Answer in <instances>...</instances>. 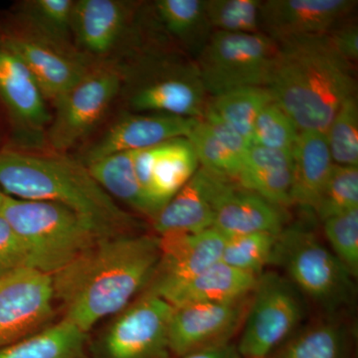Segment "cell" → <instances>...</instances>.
Returning <instances> with one entry per match:
<instances>
[{
  "label": "cell",
  "instance_id": "1",
  "mask_svg": "<svg viewBox=\"0 0 358 358\" xmlns=\"http://www.w3.org/2000/svg\"><path fill=\"white\" fill-rule=\"evenodd\" d=\"M160 261L159 236L102 238L53 278L64 317L88 334L96 322L117 315L150 285Z\"/></svg>",
  "mask_w": 358,
  "mask_h": 358
},
{
  "label": "cell",
  "instance_id": "2",
  "mask_svg": "<svg viewBox=\"0 0 358 358\" xmlns=\"http://www.w3.org/2000/svg\"><path fill=\"white\" fill-rule=\"evenodd\" d=\"M267 88L299 131L326 134L357 83L326 34L278 44Z\"/></svg>",
  "mask_w": 358,
  "mask_h": 358
},
{
  "label": "cell",
  "instance_id": "3",
  "mask_svg": "<svg viewBox=\"0 0 358 358\" xmlns=\"http://www.w3.org/2000/svg\"><path fill=\"white\" fill-rule=\"evenodd\" d=\"M0 187L14 199L66 205L91 221L103 237L134 234L138 227L81 162L58 152L0 150Z\"/></svg>",
  "mask_w": 358,
  "mask_h": 358
},
{
  "label": "cell",
  "instance_id": "4",
  "mask_svg": "<svg viewBox=\"0 0 358 358\" xmlns=\"http://www.w3.org/2000/svg\"><path fill=\"white\" fill-rule=\"evenodd\" d=\"M26 250L29 267L53 275L103 237L66 205L6 195L0 210Z\"/></svg>",
  "mask_w": 358,
  "mask_h": 358
},
{
  "label": "cell",
  "instance_id": "5",
  "mask_svg": "<svg viewBox=\"0 0 358 358\" xmlns=\"http://www.w3.org/2000/svg\"><path fill=\"white\" fill-rule=\"evenodd\" d=\"M272 261L282 266L298 291L329 312L352 300V274L307 228L296 225L282 229Z\"/></svg>",
  "mask_w": 358,
  "mask_h": 358
},
{
  "label": "cell",
  "instance_id": "6",
  "mask_svg": "<svg viewBox=\"0 0 358 358\" xmlns=\"http://www.w3.org/2000/svg\"><path fill=\"white\" fill-rule=\"evenodd\" d=\"M278 44L263 33L215 31L205 42L196 69L206 93L267 87Z\"/></svg>",
  "mask_w": 358,
  "mask_h": 358
},
{
  "label": "cell",
  "instance_id": "7",
  "mask_svg": "<svg viewBox=\"0 0 358 358\" xmlns=\"http://www.w3.org/2000/svg\"><path fill=\"white\" fill-rule=\"evenodd\" d=\"M173 307L145 291L92 343V358H169V320Z\"/></svg>",
  "mask_w": 358,
  "mask_h": 358
},
{
  "label": "cell",
  "instance_id": "8",
  "mask_svg": "<svg viewBox=\"0 0 358 358\" xmlns=\"http://www.w3.org/2000/svg\"><path fill=\"white\" fill-rule=\"evenodd\" d=\"M298 289L277 273L259 275L237 350L245 358H266L291 336L303 317Z\"/></svg>",
  "mask_w": 358,
  "mask_h": 358
},
{
  "label": "cell",
  "instance_id": "9",
  "mask_svg": "<svg viewBox=\"0 0 358 358\" xmlns=\"http://www.w3.org/2000/svg\"><path fill=\"white\" fill-rule=\"evenodd\" d=\"M122 88V74L108 65L90 68L55 103L49 124L51 147L64 154L92 131L109 109Z\"/></svg>",
  "mask_w": 358,
  "mask_h": 358
},
{
  "label": "cell",
  "instance_id": "10",
  "mask_svg": "<svg viewBox=\"0 0 358 358\" xmlns=\"http://www.w3.org/2000/svg\"><path fill=\"white\" fill-rule=\"evenodd\" d=\"M53 278L31 267L0 277V348L41 331L54 315Z\"/></svg>",
  "mask_w": 358,
  "mask_h": 358
},
{
  "label": "cell",
  "instance_id": "11",
  "mask_svg": "<svg viewBox=\"0 0 358 358\" xmlns=\"http://www.w3.org/2000/svg\"><path fill=\"white\" fill-rule=\"evenodd\" d=\"M207 197L213 212V228L226 237L253 232L280 234L284 217L279 207L260 195L201 167Z\"/></svg>",
  "mask_w": 358,
  "mask_h": 358
},
{
  "label": "cell",
  "instance_id": "12",
  "mask_svg": "<svg viewBox=\"0 0 358 358\" xmlns=\"http://www.w3.org/2000/svg\"><path fill=\"white\" fill-rule=\"evenodd\" d=\"M134 164L152 220L192 178L199 162L188 138H178L136 150Z\"/></svg>",
  "mask_w": 358,
  "mask_h": 358
},
{
  "label": "cell",
  "instance_id": "13",
  "mask_svg": "<svg viewBox=\"0 0 358 358\" xmlns=\"http://www.w3.org/2000/svg\"><path fill=\"white\" fill-rule=\"evenodd\" d=\"M244 300L188 303L173 308L169 327L171 353L182 357L196 350L227 343L226 339L243 320L246 310Z\"/></svg>",
  "mask_w": 358,
  "mask_h": 358
},
{
  "label": "cell",
  "instance_id": "14",
  "mask_svg": "<svg viewBox=\"0 0 358 358\" xmlns=\"http://www.w3.org/2000/svg\"><path fill=\"white\" fill-rule=\"evenodd\" d=\"M355 0H268L261 7V27L275 43L326 35L345 20Z\"/></svg>",
  "mask_w": 358,
  "mask_h": 358
},
{
  "label": "cell",
  "instance_id": "15",
  "mask_svg": "<svg viewBox=\"0 0 358 358\" xmlns=\"http://www.w3.org/2000/svg\"><path fill=\"white\" fill-rule=\"evenodd\" d=\"M206 94L196 66L179 67L143 80L131 92L129 103L138 112L201 119L208 103Z\"/></svg>",
  "mask_w": 358,
  "mask_h": 358
},
{
  "label": "cell",
  "instance_id": "16",
  "mask_svg": "<svg viewBox=\"0 0 358 358\" xmlns=\"http://www.w3.org/2000/svg\"><path fill=\"white\" fill-rule=\"evenodd\" d=\"M199 120L166 114L124 115L91 145L81 162L87 166L117 152L145 150L173 138H187Z\"/></svg>",
  "mask_w": 358,
  "mask_h": 358
},
{
  "label": "cell",
  "instance_id": "17",
  "mask_svg": "<svg viewBox=\"0 0 358 358\" xmlns=\"http://www.w3.org/2000/svg\"><path fill=\"white\" fill-rule=\"evenodd\" d=\"M159 238L160 261L147 289L150 293L187 281L219 262L227 237L212 227L195 234Z\"/></svg>",
  "mask_w": 358,
  "mask_h": 358
},
{
  "label": "cell",
  "instance_id": "18",
  "mask_svg": "<svg viewBox=\"0 0 358 358\" xmlns=\"http://www.w3.org/2000/svg\"><path fill=\"white\" fill-rule=\"evenodd\" d=\"M1 45L27 66L38 82L45 98L51 100L54 105L79 83L90 70L75 54L59 50L29 34L6 37Z\"/></svg>",
  "mask_w": 358,
  "mask_h": 358
},
{
  "label": "cell",
  "instance_id": "19",
  "mask_svg": "<svg viewBox=\"0 0 358 358\" xmlns=\"http://www.w3.org/2000/svg\"><path fill=\"white\" fill-rule=\"evenodd\" d=\"M131 3L120 0H75L74 45L82 53L103 58L122 41L131 17Z\"/></svg>",
  "mask_w": 358,
  "mask_h": 358
},
{
  "label": "cell",
  "instance_id": "20",
  "mask_svg": "<svg viewBox=\"0 0 358 358\" xmlns=\"http://www.w3.org/2000/svg\"><path fill=\"white\" fill-rule=\"evenodd\" d=\"M258 277L242 272L219 261L187 281L157 293L173 308L188 303H230L253 293Z\"/></svg>",
  "mask_w": 358,
  "mask_h": 358
},
{
  "label": "cell",
  "instance_id": "21",
  "mask_svg": "<svg viewBox=\"0 0 358 358\" xmlns=\"http://www.w3.org/2000/svg\"><path fill=\"white\" fill-rule=\"evenodd\" d=\"M0 96L18 122L41 131L50 124L52 117L46 98L27 66L0 44Z\"/></svg>",
  "mask_w": 358,
  "mask_h": 358
},
{
  "label": "cell",
  "instance_id": "22",
  "mask_svg": "<svg viewBox=\"0 0 358 358\" xmlns=\"http://www.w3.org/2000/svg\"><path fill=\"white\" fill-rule=\"evenodd\" d=\"M187 138L203 169L237 182L250 147L243 136L206 110Z\"/></svg>",
  "mask_w": 358,
  "mask_h": 358
},
{
  "label": "cell",
  "instance_id": "23",
  "mask_svg": "<svg viewBox=\"0 0 358 358\" xmlns=\"http://www.w3.org/2000/svg\"><path fill=\"white\" fill-rule=\"evenodd\" d=\"M293 152L250 145L237 182L275 206L292 205Z\"/></svg>",
  "mask_w": 358,
  "mask_h": 358
},
{
  "label": "cell",
  "instance_id": "24",
  "mask_svg": "<svg viewBox=\"0 0 358 358\" xmlns=\"http://www.w3.org/2000/svg\"><path fill=\"white\" fill-rule=\"evenodd\" d=\"M292 204L315 208L334 167L326 134L303 131L293 150Z\"/></svg>",
  "mask_w": 358,
  "mask_h": 358
},
{
  "label": "cell",
  "instance_id": "25",
  "mask_svg": "<svg viewBox=\"0 0 358 358\" xmlns=\"http://www.w3.org/2000/svg\"><path fill=\"white\" fill-rule=\"evenodd\" d=\"M159 236L195 234L213 227V212L207 197L201 169L167 202L154 219Z\"/></svg>",
  "mask_w": 358,
  "mask_h": 358
},
{
  "label": "cell",
  "instance_id": "26",
  "mask_svg": "<svg viewBox=\"0 0 358 358\" xmlns=\"http://www.w3.org/2000/svg\"><path fill=\"white\" fill-rule=\"evenodd\" d=\"M88 334L69 320L0 348V358H84Z\"/></svg>",
  "mask_w": 358,
  "mask_h": 358
},
{
  "label": "cell",
  "instance_id": "27",
  "mask_svg": "<svg viewBox=\"0 0 358 358\" xmlns=\"http://www.w3.org/2000/svg\"><path fill=\"white\" fill-rule=\"evenodd\" d=\"M75 0H30L22 6L29 35L59 50L73 53V13ZM77 55V54H75Z\"/></svg>",
  "mask_w": 358,
  "mask_h": 358
},
{
  "label": "cell",
  "instance_id": "28",
  "mask_svg": "<svg viewBox=\"0 0 358 358\" xmlns=\"http://www.w3.org/2000/svg\"><path fill=\"white\" fill-rule=\"evenodd\" d=\"M134 152H122L85 166L92 178L112 199L150 218V209L141 193L136 171Z\"/></svg>",
  "mask_w": 358,
  "mask_h": 358
},
{
  "label": "cell",
  "instance_id": "29",
  "mask_svg": "<svg viewBox=\"0 0 358 358\" xmlns=\"http://www.w3.org/2000/svg\"><path fill=\"white\" fill-rule=\"evenodd\" d=\"M273 101L267 87H244L214 96L207 103L206 110L243 136L250 145L257 117Z\"/></svg>",
  "mask_w": 358,
  "mask_h": 358
},
{
  "label": "cell",
  "instance_id": "30",
  "mask_svg": "<svg viewBox=\"0 0 358 358\" xmlns=\"http://www.w3.org/2000/svg\"><path fill=\"white\" fill-rule=\"evenodd\" d=\"M346 331L336 322L308 327L288 341L277 358H345Z\"/></svg>",
  "mask_w": 358,
  "mask_h": 358
},
{
  "label": "cell",
  "instance_id": "31",
  "mask_svg": "<svg viewBox=\"0 0 358 358\" xmlns=\"http://www.w3.org/2000/svg\"><path fill=\"white\" fill-rule=\"evenodd\" d=\"M279 234L253 232L226 238L221 262L249 274L259 275L272 261Z\"/></svg>",
  "mask_w": 358,
  "mask_h": 358
},
{
  "label": "cell",
  "instance_id": "32",
  "mask_svg": "<svg viewBox=\"0 0 358 358\" xmlns=\"http://www.w3.org/2000/svg\"><path fill=\"white\" fill-rule=\"evenodd\" d=\"M260 0H207L205 14L210 27L216 31L260 33Z\"/></svg>",
  "mask_w": 358,
  "mask_h": 358
},
{
  "label": "cell",
  "instance_id": "33",
  "mask_svg": "<svg viewBox=\"0 0 358 358\" xmlns=\"http://www.w3.org/2000/svg\"><path fill=\"white\" fill-rule=\"evenodd\" d=\"M155 8L167 31L182 41L199 39L210 27L202 0H159Z\"/></svg>",
  "mask_w": 358,
  "mask_h": 358
},
{
  "label": "cell",
  "instance_id": "34",
  "mask_svg": "<svg viewBox=\"0 0 358 358\" xmlns=\"http://www.w3.org/2000/svg\"><path fill=\"white\" fill-rule=\"evenodd\" d=\"M357 208L358 166L334 164L313 210L324 222L327 219Z\"/></svg>",
  "mask_w": 358,
  "mask_h": 358
},
{
  "label": "cell",
  "instance_id": "35",
  "mask_svg": "<svg viewBox=\"0 0 358 358\" xmlns=\"http://www.w3.org/2000/svg\"><path fill=\"white\" fill-rule=\"evenodd\" d=\"M324 134L331 159L336 164L358 166L357 96H350L343 103Z\"/></svg>",
  "mask_w": 358,
  "mask_h": 358
},
{
  "label": "cell",
  "instance_id": "36",
  "mask_svg": "<svg viewBox=\"0 0 358 358\" xmlns=\"http://www.w3.org/2000/svg\"><path fill=\"white\" fill-rule=\"evenodd\" d=\"M299 134L291 117L273 101L257 117L250 145L293 152Z\"/></svg>",
  "mask_w": 358,
  "mask_h": 358
},
{
  "label": "cell",
  "instance_id": "37",
  "mask_svg": "<svg viewBox=\"0 0 358 358\" xmlns=\"http://www.w3.org/2000/svg\"><path fill=\"white\" fill-rule=\"evenodd\" d=\"M322 223L331 251L352 277H357L358 208L327 219Z\"/></svg>",
  "mask_w": 358,
  "mask_h": 358
},
{
  "label": "cell",
  "instance_id": "38",
  "mask_svg": "<svg viewBox=\"0 0 358 358\" xmlns=\"http://www.w3.org/2000/svg\"><path fill=\"white\" fill-rule=\"evenodd\" d=\"M24 267H29L24 246L0 214V277Z\"/></svg>",
  "mask_w": 358,
  "mask_h": 358
},
{
  "label": "cell",
  "instance_id": "39",
  "mask_svg": "<svg viewBox=\"0 0 358 358\" xmlns=\"http://www.w3.org/2000/svg\"><path fill=\"white\" fill-rule=\"evenodd\" d=\"M331 44L339 55L348 63L352 64L358 59V30L357 26L353 23H348L334 28L327 33Z\"/></svg>",
  "mask_w": 358,
  "mask_h": 358
},
{
  "label": "cell",
  "instance_id": "40",
  "mask_svg": "<svg viewBox=\"0 0 358 358\" xmlns=\"http://www.w3.org/2000/svg\"><path fill=\"white\" fill-rule=\"evenodd\" d=\"M181 358H241V357L234 345L223 343V345L211 346V348L188 353Z\"/></svg>",
  "mask_w": 358,
  "mask_h": 358
},
{
  "label": "cell",
  "instance_id": "41",
  "mask_svg": "<svg viewBox=\"0 0 358 358\" xmlns=\"http://www.w3.org/2000/svg\"><path fill=\"white\" fill-rule=\"evenodd\" d=\"M6 194L3 192H0V210H1L2 205H3L4 199H6Z\"/></svg>",
  "mask_w": 358,
  "mask_h": 358
}]
</instances>
